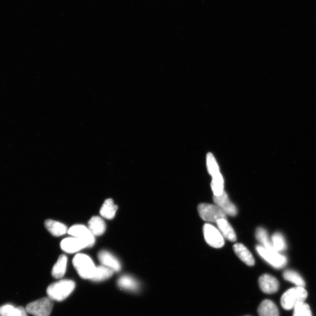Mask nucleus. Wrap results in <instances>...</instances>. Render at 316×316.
I'll return each mask as SVG.
<instances>
[{
  "label": "nucleus",
  "mask_w": 316,
  "mask_h": 316,
  "mask_svg": "<svg viewBox=\"0 0 316 316\" xmlns=\"http://www.w3.org/2000/svg\"><path fill=\"white\" fill-rule=\"evenodd\" d=\"M75 286V283L71 280H61L48 286L47 294L53 301L62 302L73 293Z\"/></svg>",
  "instance_id": "obj_1"
},
{
  "label": "nucleus",
  "mask_w": 316,
  "mask_h": 316,
  "mask_svg": "<svg viewBox=\"0 0 316 316\" xmlns=\"http://www.w3.org/2000/svg\"><path fill=\"white\" fill-rule=\"evenodd\" d=\"M307 297V291L303 287L291 288L282 295L281 306L285 310L295 309L299 304L305 302Z\"/></svg>",
  "instance_id": "obj_2"
},
{
  "label": "nucleus",
  "mask_w": 316,
  "mask_h": 316,
  "mask_svg": "<svg viewBox=\"0 0 316 316\" xmlns=\"http://www.w3.org/2000/svg\"><path fill=\"white\" fill-rule=\"evenodd\" d=\"M73 264L80 277L90 280L93 278L96 266L89 256L83 254H77L73 259Z\"/></svg>",
  "instance_id": "obj_3"
},
{
  "label": "nucleus",
  "mask_w": 316,
  "mask_h": 316,
  "mask_svg": "<svg viewBox=\"0 0 316 316\" xmlns=\"http://www.w3.org/2000/svg\"><path fill=\"white\" fill-rule=\"evenodd\" d=\"M54 306V301L49 297L43 298L29 304L26 309L34 316H50Z\"/></svg>",
  "instance_id": "obj_4"
},
{
  "label": "nucleus",
  "mask_w": 316,
  "mask_h": 316,
  "mask_svg": "<svg viewBox=\"0 0 316 316\" xmlns=\"http://www.w3.org/2000/svg\"><path fill=\"white\" fill-rule=\"evenodd\" d=\"M198 211L201 217L206 222L216 223L226 217V214L218 206L211 204H200Z\"/></svg>",
  "instance_id": "obj_5"
},
{
  "label": "nucleus",
  "mask_w": 316,
  "mask_h": 316,
  "mask_svg": "<svg viewBox=\"0 0 316 316\" xmlns=\"http://www.w3.org/2000/svg\"><path fill=\"white\" fill-rule=\"evenodd\" d=\"M257 251L265 261L275 269H282L286 265V257L277 251L267 250L261 246L257 247Z\"/></svg>",
  "instance_id": "obj_6"
},
{
  "label": "nucleus",
  "mask_w": 316,
  "mask_h": 316,
  "mask_svg": "<svg viewBox=\"0 0 316 316\" xmlns=\"http://www.w3.org/2000/svg\"><path fill=\"white\" fill-rule=\"evenodd\" d=\"M204 237L206 242L215 249H221L225 246V241L223 235L217 228L206 223L203 227Z\"/></svg>",
  "instance_id": "obj_7"
},
{
  "label": "nucleus",
  "mask_w": 316,
  "mask_h": 316,
  "mask_svg": "<svg viewBox=\"0 0 316 316\" xmlns=\"http://www.w3.org/2000/svg\"><path fill=\"white\" fill-rule=\"evenodd\" d=\"M68 234L82 240L87 244L88 248L93 247L95 244V236L89 228L83 225L71 226L67 231Z\"/></svg>",
  "instance_id": "obj_8"
},
{
  "label": "nucleus",
  "mask_w": 316,
  "mask_h": 316,
  "mask_svg": "<svg viewBox=\"0 0 316 316\" xmlns=\"http://www.w3.org/2000/svg\"><path fill=\"white\" fill-rule=\"evenodd\" d=\"M213 201L215 205L226 214L233 216V217L237 214V208L233 203L231 202L229 196L225 191L221 195L214 196Z\"/></svg>",
  "instance_id": "obj_9"
},
{
  "label": "nucleus",
  "mask_w": 316,
  "mask_h": 316,
  "mask_svg": "<svg viewBox=\"0 0 316 316\" xmlns=\"http://www.w3.org/2000/svg\"><path fill=\"white\" fill-rule=\"evenodd\" d=\"M259 285L263 293L267 294H275L279 288L278 280L269 274H264L259 278Z\"/></svg>",
  "instance_id": "obj_10"
},
{
  "label": "nucleus",
  "mask_w": 316,
  "mask_h": 316,
  "mask_svg": "<svg viewBox=\"0 0 316 316\" xmlns=\"http://www.w3.org/2000/svg\"><path fill=\"white\" fill-rule=\"evenodd\" d=\"M61 247L63 251L69 254L77 253L79 251L88 248L86 243L81 239L74 237L63 239L61 243Z\"/></svg>",
  "instance_id": "obj_11"
},
{
  "label": "nucleus",
  "mask_w": 316,
  "mask_h": 316,
  "mask_svg": "<svg viewBox=\"0 0 316 316\" xmlns=\"http://www.w3.org/2000/svg\"><path fill=\"white\" fill-rule=\"evenodd\" d=\"M100 262L103 265L109 268L114 272H119L121 269V263L114 255L107 251L100 252L98 254Z\"/></svg>",
  "instance_id": "obj_12"
},
{
  "label": "nucleus",
  "mask_w": 316,
  "mask_h": 316,
  "mask_svg": "<svg viewBox=\"0 0 316 316\" xmlns=\"http://www.w3.org/2000/svg\"><path fill=\"white\" fill-rule=\"evenodd\" d=\"M233 249L237 257L246 265L249 266L254 265L255 260L253 256L245 246L240 243L235 244L233 246Z\"/></svg>",
  "instance_id": "obj_13"
},
{
  "label": "nucleus",
  "mask_w": 316,
  "mask_h": 316,
  "mask_svg": "<svg viewBox=\"0 0 316 316\" xmlns=\"http://www.w3.org/2000/svg\"><path fill=\"white\" fill-rule=\"evenodd\" d=\"M216 223H217L218 229L221 231L224 238L232 242H234L237 240L235 231L226 218L220 219Z\"/></svg>",
  "instance_id": "obj_14"
},
{
  "label": "nucleus",
  "mask_w": 316,
  "mask_h": 316,
  "mask_svg": "<svg viewBox=\"0 0 316 316\" xmlns=\"http://www.w3.org/2000/svg\"><path fill=\"white\" fill-rule=\"evenodd\" d=\"M117 285L120 289L130 291H137L139 288L138 282L130 275H123L118 279Z\"/></svg>",
  "instance_id": "obj_15"
},
{
  "label": "nucleus",
  "mask_w": 316,
  "mask_h": 316,
  "mask_svg": "<svg viewBox=\"0 0 316 316\" xmlns=\"http://www.w3.org/2000/svg\"><path fill=\"white\" fill-rule=\"evenodd\" d=\"M259 316H279L278 308L270 300L263 301L258 307Z\"/></svg>",
  "instance_id": "obj_16"
},
{
  "label": "nucleus",
  "mask_w": 316,
  "mask_h": 316,
  "mask_svg": "<svg viewBox=\"0 0 316 316\" xmlns=\"http://www.w3.org/2000/svg\"><path fill=\"white\" fill-rule=\"evenodd\" d=\"M88 226H89L88 228L94 236L102 235L105 233L106 229L105 222L101 217L98 216L91 217L88 223Z\"/></svg>",
  "instance_id": "obj_17"
},
{
  "label": "nucleus",
  "mask_w": 316,
  "mask_h": 316,
  "mask_svg": "<svg viewBox=\"0 0 316 316\" xmlns=\"http://www.w3.org/2000/svg\"><path fill=\"white\" fill-rule=\"evenodd\" d=\"M45 225L50 233L56 237L65 234L68 231L67 228L65 225L58 222L52 221V220H47L45 223Z\"/></svg>",
  "instance_id": "obj_18"
},
{
  "label": "nucleus",
  "mask_w": 316,
  "mask_h": 316,
  "mask_svg": "<svg viewBox=\"0 0 316 316\" xmlns=\"http://www.w3.org/2000/svg\"><path fill=\"white\" fill-rule=\"evenodd\" d=\"M25 308L15 307L10 304L0 307V316H28Z\"/></svg>",
  "instance_id": "obj_19"
},
{
  "label": "nucleus",
  "mask_w": 316,
  "mask_h": 316,
  "mask_svg": "<svg viewBox=\"0 0 316 316\" xmlns=\"http://www.w3.org/2000/svg\"><path fill=\"white\" fill-rule=\"evenodd\" d=\"M67 258L65 255L60 256L58 261L55 264L52 271V275L57 279H61L65 275L66 271Z\"/></svg>",
  "instance_id": "obj_20"
},
{
  "label": "nucleus",
  "mask_w": 316,
  "mask_h": 316,
  "mask_svg": "<svg viewBox=\"0 0 316 316\" xmlns=\"http://www.w3.org/2000/svg\"><path fill=\"white\" fill-rule=\"evenodd\" d=\"M115 272L107 266L102 265L96 266L93 278L91 281L93 282H102L109 279L113 275Z\"/></svg>",
  "instance_id": "obj_21"
},
{
  "label": "nucleus",
  "mask_w": 316,
  "mask_h": 316,
  "mask_svg": "<svg viewBox=\"0 0 316 316\" xmlns=\"http://www.w3.org/2000/svg\"><path fill=\"white\" fill-rule=\"evenodd\" d=\"M118 207L114 205L113 200L107 199L101 208V214L107 219H113L115 215Z\"/></svg>",
  "instance_id": "obj_22"
},
{
  "label": "nucleus",
  "mask_w": 316,
  "mask_h": 316,
  "mask_svg": "<svg viewBox=\"0 0 316 316\" xmlns=\"http://www.w3.org/2000/svg\"><path fill=\"white\" fill-rule=\"evenodd\" d=\"M256 238L261 244V246L265 248V249L271 251H277L274 249L273 243H272V241L266 231L263 229V228H258L257 232H256Z\"/></svg>",
  "instance_id": "obj_23"
},
{
  "label": "nucleus",
  "mask_w": 316,
  "mask_h": 316,
  "mask_svg": "<svg viewBox=\"0 0 316 316\" xmlns=\"http://www.w3.org/2000/svg\"><path fill=\"white\" fill-rule=\"evenodd\" d=\"M211 187L214 196L221 195L225 191V181L221 173L211 177Z\"/></svg>",
  "instance_id": "obj_24"
},
{
  "label": "nucleus",
  "mask_w": 316,
  "mask_h": 316,
  "mask_svg": "<svg viewBox=\"0 0 316 316\" xmlns=\"http://www.w3.org/2000/svg\"><path fill=\"white\" fill-rule=\"evenodd\" d=\"M283 277L284 279L299 287H305V282L303 279L297 272L293 270H287L284 272Z\"/></svg>",
  "instance_id": "obj_25"
},
{
  "label": "nucleus",
  "mask_w": 316,
  "mask_h": 316,
  "mask_svg": "<svg viewBox=\"0 0 316 316\" xmlns=\"http://www.w3.org/2000/svg\"><path fill=\"white\" fill-rule=\"evenodd\" d=\"M206 163L208 172H209L211 177H213V176L216 174L221 173L217 161H216L214 155L211 153L207 154Z\"/></svg>",
  "instance_id": "obj_26"
},
{
  "label": "nucleus",
  "mask_w": 316,
  "mask_h": 316,
  "mask_svg": "<svg viewBox=\"0 0 316 316\" xmlns=\"http://www.w3.org/2000/svg\"><path fill=\"white\" fill-rule=\"evenodd\" d=\"M272 243L274 246V249L278 252L285 250L286 248V245L285 238L280 233H276L272 237Z\"/></svg>",
  "instance_id": "obj_27"
},
{
  "label": "nucleus",
  "mask_w": 316,
  "mask_h": 316,
  "mask_svg": "<svg viewBox=\"0 0 316 316\" xmlns=\"http://www.w3.org/2000/svg\"><path fill=\"white\" fill-rule=\"evenodd\" d=\"M294 316H312L309 306L305 302L299 304L294 309Z\"/></svg>",
  "instance_id": "obj_28"
},
{
  "label": "nucleus",
  "mask_w": 316,
  "mask_h": 316,
  "mask_svg": "<svg viewBox=\"0 0 316 316\" xmlns=\"http://www.w3.org/2000/svg\"><path fill=\"white\" fill-rule=\"evenodd\" d=\"M247 316H250V315H247Z\"/></svg>",
  "instance_id": "obj_29"
}]
</instances>
